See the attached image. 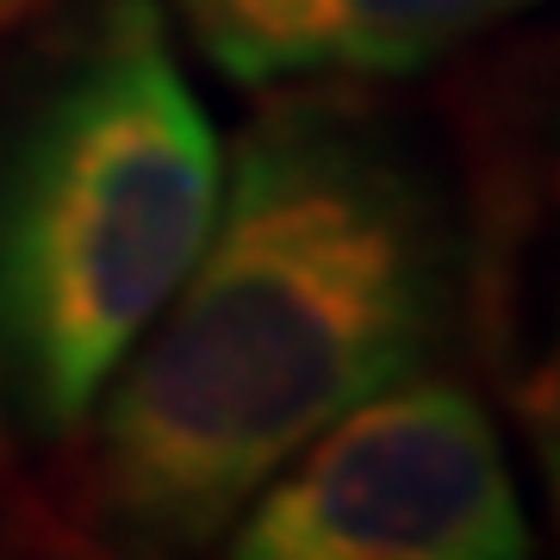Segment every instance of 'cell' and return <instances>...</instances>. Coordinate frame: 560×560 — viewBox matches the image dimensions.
I'll list each match as a JSON object with an SVG mask.
<instances>
[{"instance_id": "cell-4", "label": "cell", "mask_w": 560, "mask_h": 560, "mask_svg": "<svg viewBox=\"0 0 560 560\" xmlns=\"http://www.w3.org/2000/svg\"><path fill=\"white\" fill-rule=\"evenodd\" d=\"M467 305L492 318V374L548 492L560 541V69L492 138Z\"/></svg>"}, {"instance_id": "cell-5", "label": "cell", "mask_w": 560, "mask_h": 560, "mask_svg": "<svg viewBox=\"0 0 560 560\" xmlns=\"http://www.w3.org/2000/svg\"><path fill=\"white\" fill-rule=\"evenodd\" d=\"M237 88L405 81L541 0H156Z\"/></svg>"}, {"instance_id": "cell-2", "label": "cell", "mask_w": 560, "mask_h": 560, "mask_svg": "<svg viewBox=\"0 0 560 560\" xmlns=\"http://www.w3.org/2000/svg\"><path fill=\"white\" fill-rule=\"evenodd\" d=\"M219 194V131L162 7L113 0L0 156V393L38 436L88 423Z\"/></svg>"}, {"instance_id": "cell-1", "label": "cell", "mask_w": 560, "mask_h": 560, "mask_svg": "<svg viewBox=\"0 0 560 560\" xmlns=\"http://www.w3.org/2000/svg\"><path fill=\"white\" fill-rule=\"evenodd\" d=\"M474 237L393 113L312 81L243 125L175 300L88 411V511L119 560H200L355 405L430 374Z\"/></svg>"}, {"instance_id": "cell-6", "label": "cell", "mask_w": 560, "mask_h": 560, "mask_svg": "<svg viewBox=\"0 0 560 560\" xmlns=\"http://www.w3.org/2000/svg\"><path fill=\"white\" fill-rule=\"evenodd\" d=\"M13 7H25V0H0V20H7V13H13Z\"/></svg>"}, {"instance_id": "cell-3", "label": "cell", "mask_w": 560, "mask_h": 560, "mask_svg": "<svg viewBox=\"0 0 560 560\" xmlns=\"http://www.w3.org/2000/svg\"><path fill=\"white\" fill-rule=\"evenodd\" d=\"M219 560H536L499 423L448 374L355 405L256 486Z\"/></svg>"}]
</instances>
